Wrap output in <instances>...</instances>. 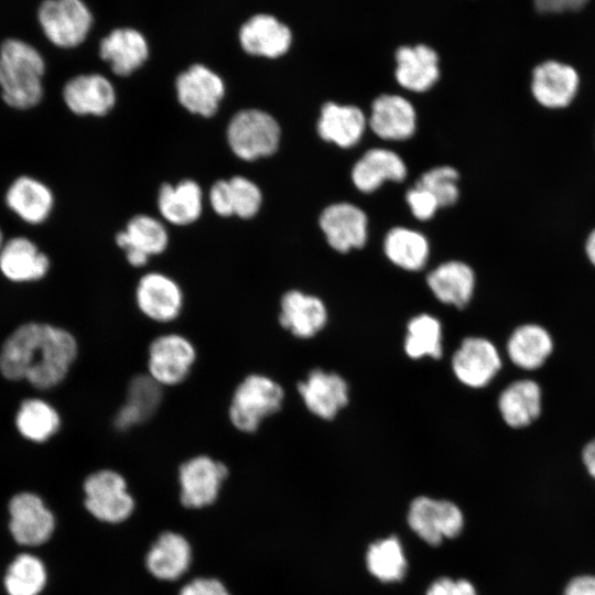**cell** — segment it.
I'll return each instance as SVG.
<instances>
[{
    "label": "cell",
    "mask_w": 595,
    "mask_h": 595,
    "mask_svg": "<svg viewBox=\"0 0 595 595\" xmlns=\"http://www.w3.org/2000/svg\"><path fill=\"white\" fill-rule=\"evenodd\" d=\"M77 354V340L68 331L26 323L4 342L0 371L7 379H26L39 389H50L66 378Z\"/></svg>",
    "instance_id": "obj_1"
},
{
    "label": "cell",
    "mask_w": 595,
    "mask_h": 595,
    "mask_svg": "<svg viewBox=\"0 0 595 595\" xmlns=\"http://www.w3.org/2000/svg\"><path fill=\"white\" fill-rule=\"evenodd\" d=\"M44 72V60L32 45L18 39H8L1 44V97L10 107L29 109L41 101Z\"/></svg>",
    "instance_id": "obj_2"
},
{
    "label": "cell",
    "mask_w": 595,
    "mask_h": 595,
    "mask_svg": "<svg viewBox=\"0 0 595 595\" xmlns=\"http://www.w3.org/2000/svg\"><path fill=\"white\" fill-rule=\"evenodd\" d=\"M283 400L284 390L275 380L261 374L247 375L231 394L229 422L241 433H255L264 419L281 409Z\"/></svg>",
    "instance_id": "obj_3"
},
{
    "label": "cell",
    "mask_w": 595,
    "mask_h": 595,
    "mask_svg": "<svg viewBox=\"0 0 595 595\" xmlns=\"http://www.w3.org/2000/svg\"><path fill=\"white\" fill-rule=\"evenodd\" d=\"M280 136L277 120L259 109L238 111L230 119L226 131L230 150L245 161L273 154L279 147Z\"/></svg>",
    "instance_id": "obj_4"
},
{
    "label": "cell",
    "mask_w": 595,
    "mask_h": 595,
    "mask_svg": "<svg viewBox=\"0 0 595 595\" xmlns=\"http://www.w3.org/2000/svg\"><path fill=\"white\" fill-rule=\"evenodd\" d=\"M83 488L87 511L101 522L120 523L134 510L127 480L117 470L102 468L89 474Z\"/></svg>",
    "instance_id": "obj_5"
},
{
    "label": "cell",
    "mask_w": 595,
    "mask_h": 595,
    "mask_svg": "<svg viewBox=\"0 0 595 595\" xmlns=\"http://www.w3.org/2000/svg\"><path fill=\"white\" fill-rule=\"evenodd\" d=\"M196 358L190 338L178 333L161 334L149 344L147 374L163 388L174 387L188 378Z\"/></svg>",
    "instance_id": "obj_6"
},
{
    "label": "cell",
    "mask_w": 595,
    "mask_h": 595,
    "mask_svg": "<svg viewBox=\"0 0 595 595\" xmlns=\"http://www.w3.org/2000/svg\"><path fill=\"white\" fill-rule=\"evenodd\" d=\"M504 367V358L497 345L478 335L465 337L452 358V368L457 380L473 390L489 387Z\"/></svg>",
    "instance_id": "obj_7"
},
{
    "label": "cell",
    "mask_w": 595,
    "mask_h": 595,
    "mask_svg": "<svg viewBox=\"0 0 595 595\" xmlns=\"http://www.w3.org/2000/svg\"><path fill=\"white\" fill-rule=\"evenodd\" d=\"M46 37L69 48L83 43L93 26V14L83 0H44L37 12Z\"/></svg>",
    "instance_id": "obj_8"
},
{
    "label": "cell",
    "mask_w": 595,
    "mask_h": 595,
    "mask_svg": "<svg viewBox=\"0 0 595 595\" xmlns=\"http://www.w3.org/2000/svg\"><path fill=\"white\" fill-rule=\"evenodd\" d=\"M228 474V467L209 455L187 458L177 472L182 505L194 509L213 505Z\"/></svg>",
    "instance_id": "obj_9"
},
{
    "label": "cell",
    "mask_w": 595,
    "mask_h": 595,
    "mask_svg": "<svg viewBox=\"0 0 595 595\" xmlns=\"http://www.w3.org/2000/svg\"><path fill=\"white\" fill-rule=\"evenodd\" d=\"M408 523L428 544L436 547L443 538H456L464 528V516L457 505L420 496L412 500Z\"/></svg>",
    "instance_id": "obj_10"
},
{
    "label": "cell",
    "mask_w": 595,
    "mask_h": 595,
    "mask_svg": "<svg viewBox=\"0 0 595 595\" xmlns=\"http://www.w3.org/2000/svg\"><path fill=\"white\" fill-rule=\"evenodd\" d=\"M9 531L13 540L25 547L47 542L55 530V517L42 498L33 493L14 495L8 505Z\"/></svg>",
    "instance_id": "obj_11"
},
{
    "label": "cell",
    "mask_w": 595,
    "mask_h": 595,
    "mask_svg": "<svg viewBox=\"0 0 595 595\" xmlns=\"http://www.w3.org/2000/svg\"><path fill=\"white\" fill-rule=\"evenodd\" d=\"M134 300L143 316L160 324L176 321L184 307L181 285L162 272L143 274L137 283Z\"/></svg>",
    "instance_id": "obj_12"
},
{
    "label": "cell",
    "mask_w": 595,
    "mask_h": 595,
    "mask_svg": "<svg viewBox=\"0 0 595 595\" xmlns=\"http://www.w3.org/2000/svg\"><path fill=\"white\" fill-rule=\"evenodd\" d=\"M223 78L203 64H193L175 79L178 102L190 112L208 118L214 116L225 96Z\"/></svg>",
    "instance_id": "obj_13"
},
{
    "label": "cell",
    "mask_w": 595,
    "mask_h": 595,
    "mask_svg": "<svg viewBox=\"0 0 595 595\" xmlns=\"http://www.w3.org/2000/svg\"><path fill=\"white\" fill-rule=\"evenodd\" d=\"M554 351V339L547 327L538 323L516 326L507 338L502 358L516 368L534 372L541 369Z\"/></svg>",
    "instance_id": "obj_14"
},
{
    "label": "cell",
    "mask_w": 595,
    "mask_h": 595,
    "mask_svg": "<svg viewBox=\"0 0 595 595\" xmlns=\"http://www.w3.org/2000/svg\"><path fill=\"white\" fill-rule=\"evenodd\" d=\"M116 244L125 251L129 264L141 268L150 257L165 251L169 235L159 219L149 215H136L128 221L126 229L117 234Z\"/></svg>",
    "instance_id": "obj_15"
},
{
    "label": "cell",
    "mask_w": 595,
    "mask_h": 595,
    "mask_svg": "<svg viewBox=\"0 0 595 595\" xmlns=\"http://www.w3.org/2000/svg\"><path fill=\"white\" fill-rule=\"evenodd\" d=\"M542 389L532 378H520L504 387L497 397V409L502 422L510 429L532 425L542 413Z\"/></svg>",
    "instance_id": "obj_16"
},
{
    "label": "cell",
    "mask_w": 595,
    "mask_h": 595,
    "mask_svg": "<svg viewBox=\"0 0 595 595\" xmlns=\"http://www.w3.org/2000/svg\"><path fill=\"white\" fill-rule=\"evenodd\" d=\"M238 41L241 48L249 55L277 58L290 48L292 33L275 17L258 13L241 24Z\"/></svg>",
    "instance_id": "obj_17"
},
{
    "label": "cell",
    "mask_w": 595,
    "mask_h": 595,
    "mask_svg": "<svg viewBox=\"0 0 595 595\" xmlns=\"http://www.w3.org/2000/svg\"><path fill=\"white\" fill-rule=\"evenodd\" d=\"M305 407L321 419L332 420L348 403L347 382L336 372L313 369L298 383Z\"/></svg>",
    "instance_id": "obj_18"
},
{
    "label": "cell",
    "mask_w": 595,
    "mask_h": 595,
    "mask_svg": "<svg viewBox=\"0 0 595 595\" xmlns=\"http://www.w3.org/2000/svg\"><path fill=\"white\" fill-rule=\"evenodd\" d=\"M578 84V74L572 66L558 61H547L533 69L531 91L543 107L564 108L576 96Z\"/></svg>",
    "instance_id": "obj_19"
},
{
    "label": "cell",
    "mask_w": 595,
    "mask_h": 595,
    "mask_svg": "<svg viewBox=\"0 0 595 595\" xmlns=\"http://www.w3.org/2000/svg\"><path fill=\"white\" fill-rule=\"evenodd\" d=\"M147 37L137 29L121 26L111 30L99 43V56L118 76H129L149 57Z\"/></svg>",
    "instance_id": "obj_20"
},
{
    "label": "cell",
    "mask_w": 595,
    "mask_h": 595,
    "mask_svg": "<svg viewBox=\"0 0 595 595\" xmlns=\"http://www.w3.org/2000/svg\"><path fill=\"white\" fill-rule=\"evenodd\" d=\"M68 109L79 116H105L116 104V90L101 74H82L71 78L63 88Z\"/></svg>",
    "instance_id": "obj_21"
},
{
    "label": "cell",
    "mask_w": 595,
    "mask_h": 595,
    "mask_svg": "<svg viewBox=\"0 0 595 595\" xmlns=\"http://www.w3.org/2000/svg\"><path fill=\"white\" fill-rule=\"evenodd\" d=\"M320 226L329 246L339 252L361 248L367 240V216L348 203L326 207L321 214Z\"/></svg>",
    "instance_id": "obj_22"
},
{
    "label": "cell",
    "mask_w": 595,
    "mask_h": 595,
    "mask_svg": "<svg viewBox=\"0 0 595 595\" xmlns=\"http://www.w3.org/2000/svg\"><path fill=\"white\" fill-rule=\"evenodd\" d=\"M163 400V387L148 374L134 375L128 382L125 402L119 407L113 425L128 431L152 418Z\"/></svg>",
    "instance_id": "obj_23"
},
{
    "label": "cell",
    "mask_w": 595,
    "mask_h": 595,
    "mask_svg": "<svg viewBox=\"0 0 595 595\" xmlns=\"http://www.w3.org/2000/svg\"><path fill=\"white\" fill-rule=\"evenodd\" d=\"M327 322V311L321 299L291 290L280 302V325L299 338L317 334Z\"/></svg>",
    "instance_id": "obj_24"
},
{
    "label": "cell",
    "mask_w": 595,
    "mask_h": 595,
    "mask_svg": "<svg viewBox=\"0 0 595 595\" xmlns=\"http://www.w3.org/2000/svg\"><path fill=\"white\" fill-rule=\"evenodd\" d=\"M192 563V548L182 534L167 531L159 536L145 555V566L156 578L175 581Z\"/></svg>",
    "instance_id": "obj_25"
},
{
    "label": "cell",
    "mask_w": 595,
    "mask_h": 595,
    "mask_svg": "<svg viewBox=\"0 0 595 595\" xmlns=\"http://www.w3.org/2000/svg\"><path fill=\"white\" fill-rule=\"evenodd\" d=\"M369 126L381 139H408L415 131L414 108L401 96L381 95L372 102Z\"/></svg>",
    "instance_id": "obj_26"
},
{
    "label": "cell",
    "mask_w": 595,
    "mask_h": 595,
    "mask_svg": "<svg viewBox=\"0 0 595 595\" xmlns=\"http://www.w3.org/2000/svg\"><path fill=\"white\" fill-rule=\"evenodd\" d=\"M426 282L439 301L462 310L474 296L476 277L468 264L454 260L442 263L431 271Z\"/></svg>",
    "instance_id": "obj_27"
},
{
    "label": "cell",
    "mask_w": 595,
    "mask_h": 595,
    "mask_svg": "<svg viewBox=\"0 0 595 595\" xmlns=\"http://www.w3.org/2000/svg\"><path fill=\"white\" fill-rule=\"evenodd\" d=\"M396 78L409 90L425 91L439 78L437 54L426 45L401 46L396 52Z\"/></svg>",
    "instance_id": "obj_28"
},
{
    "label": "cell",
    "mask_w": 595,
    "mask_h": 595,
    "mask_svg": "<svg viewBox=\"0 0 595 595\" xmlns=\"http://www.w3.org/2000/svg\"><path fill=\"white\" fill-rule=\"evenodd\" d=\"M161 216L176 226L196 221L203 209V192L197 182L183 180L176 184H163L158 193Z\"/></svg>",
    "instance_id": "obj_29"
},
{
    "label": "cell",
    "mask_w": 595,
    "mask_h": 595,
    "mask_svg": "<svg viewBox=\"0 0 595 595\" xmlns=\"http://www.w3.org/2000/svg\"><path fill=\"white\" fill-rule=\"evenodd\" d=\"M50 260L37 247L24 237H15L0 250V270L11 281L26 282L43 278Z\"/></svg>",
    "instance_id": "obj_30"
},
{
    "label": "cell",
    "mask_w": 595,
    "mask_h": 595,
    "mask_svg": "<svg viewBox=\"0 0 595 595\" xmlns=\"http://www.w3.org/2000/svg\"><path fill=\"white\" fill-rule=\"evenodd\" d=\"M407 167L401 158L386 149H371L353 167L351 180L361 192L377 190L385 181L401 182Z\"/></svg>",
    "instance_id": "obj_31"
},
{
    "label": "cell",
    "mask_w": 595,
    "mask_h": 595,
    "mask_svg": "<svg viewBox=\"0 0 595 595\" xmlns=\"http://www.w3.org/2000/svg\"><path fill=\"white\" fill-rule=\"evenodd\" d=\"M366 128L363 111L355 106H340L326 102L317 122V131L322 139L334 142L342 148L355 145Z\"/></svg>",
    "instance_id": "obj_32"
},
{
    "label": "cell",
    "mask_w": 595,
    "mask_h": 595,
    "mask_svg": "<svg viewBox=\"0 0 595 595\" xmlns=\"http://www.w3.org/2000/svg\"><path fill=\"white\" fill-rule=\"evenodd\" d=\"M7 205L29 224L44 221L53 208V194L42 182L30 176L17 178L6 195Z\"/></svg>",
    "instance_id": "obj_33"
},
{
    "label": "cell",
    "mask_w": 595,
    "mask_h": 595,
    "mask_svg": "<svg viewBox=\"0 0 595 595\" xmlns=\"http://www.w3.org/2000/svg\"><path fill=\"white\" fill-rule=\"evenodd\" d=\"M386 256L396 266L410 270H421L429 257V244L426 238L414 230L396 227L385 238Z\"/></svg>",
    "instance_id": "obj_34"
},
{
    "label": "cell",
    "mask_w": 595,
    "mask_h": 595,
    "mask_svg": "<svg viewBox=\"0 0 595 595\" xmlns=\"http://www.w3.org/2000/svg\"><path fill=\"white\" fill-rule=\"evenodd\" d=\"M366 564L382 583L400 582L408 570L402 545L394 536L372 542L366 553Z\"/></svg>",
    "instance_id": "obj_35"
},
{
    "label": "cell",
    "mask_w": 595,
    "mask_h": 595,
    "mask_svg": "<svg viewBox=\"0 0 595 595\" xmlns=\"http://www.w3.org/2000/svg\"><path fill=\"white\" fill-rule=\"evenodd\" d=\"M47 582L44 563L30 553L17 555L9 564L3 584L8 595H39Z\"/></svg>",
    "instance_id": "obj_36"
},
{
    "label": "cell",
    "mask_w": 595,
    "mask_h": 595,
    "mask_svg": "<svg viewBox=\"0 0 595 595\" xmlns=\"http://www.w3.org/2000/svg\"><path fill=\"white\" fill-rule=\"evenodd\" d=\"M20 433L34 442H44L61 426L58 412L41 399H28L21 403L15 419Z\"/></svg>",
    "instance_id": "obj_37"
},
{
    "label": "cell",
    "mask_w": 595,
    "mask_h": 595,
    "mask_svg": "<svg viewBox=\"0 0 595 595\" xmlns=\"http://www.w3.org/2000/svg\"><path fill=\"white\" fill-rule=\"evenodd\" d=\"M404 351L413 359L424 356H442V326L437 318L420 314L410 320L407 326Z\"/></svg>",
    "instance_id": "obj_38"
},
{
    "label": "cell",
    "mask_w": 595,
    "mask_h": 595,
    "mask_svg": "<svg viewBox=\"0 0 595 595\" xmlns=\"http://www.w3.org/2000/svg\"><path fill=\"white\" fill-rule=\"evenodd\" d=\"M458 173L451 166H437L423 173L415 186L430 192L440 207L453 205L458 198Z\"/></svg>",
    "instance_id": "obj_39"
},
{
    "label": "cell",
    "mask_w": 595,
    "mask_h": 595,
    "mask_svg": "<svg viewBox=\"0 0 595 595\" xmlns=\"http://www.w3.org/2000/svg\"><path fill=\"white\" fill-rule=\"evenodd\" d=\"M234 215L248 219L260 209L262 195L260 188L247 177L234 176L229 178Z\"/></svg>",
    "instance_id": "obj_40"
},
{
    "label": "cell",
    "mask_w": 595,
    "mask_h": 595,
    "mask_svg": "<svg viewBox=\"0 0 595 595\" xmlns=\"http://www.w3.org/2000/svg\"><path fill=\"white\" fill-rule=\"evenodd\" d=\"M405 199L412 214L420 220L431 218L440 207L437 201L430 192L415 185L408 191Z\"/></svg>",
    "instance_id": "obj_41"
},
{
    "label": "cell",
    "mask_w": 595,
    "mask_h": 595,
    "mask_svg": "<svg viewBox=\"0 0 595 595\" xmlns=\"http://www.w3.org/2000/svg\"><path fill=\"white\" fill-rule=\"evenodd\" d=\"M208 197L216 214L223 217L234 215L229 180L216 181L209 190Z\"/></svg>",
    "instance_id": "obj_42"
},
{
    "label": "cell",
    "mask_w": 595,
    "mask_h": 595,
    "mask_svg": "<svg viewBox=\"0 0 595 595\" xmlns=\"http://www.w3.org/2000/svg\"><path fill=\"white\" fill-rule=\"evenodd\" d=\"M180 595H231L227 587L217 578L198 577L185 584Z\"/></svg>",
    "instance_id": "obj_43"
},
{
    "label": "cell",
    "mask_w": 595,
    "mask_h": 595,
    "mask_svg": "<svg viewBox=\"0 0 595 595\" xmlns=\"http://www.w3.org/2000/svg\"><path fill=\"white\" fill-rule=\"evenodd\" d=\"M561 595H595V574H578L571 577Z\"/></svg>",
    "instance_id": "obj_44"
},
{
    "label": "cell",
    "mask_w": 595,
    "mask_h": 595,
    "mask_svg": "<svg viewBox=\"0 0 595 595\" xmlns=\"http://www.w3.org/2000/svg\"><path fill=\"white\" fill-rule=\"evenodd\" d=\"M588 0H533L534 7L542 13H560L578 10Z\"/></svg>",
    "instance_id": "obj_45"
},
{
    "label": "cell",
    "mask_w": 595,
    "mask_h": 595,
    "mask_svg": "<svg viewBox=\"0 0 595 595\" xmlns=\"http://www.w3.org/2000/svg\"><path fill=\"white\" fill-rule=\"evenodd\" d=\"M581 458L587 475L595 480V437L583 446Z\"/></svg>",
    "instance_id": "obj_46"
},
{
    "label": "cell",
    "mask_w": 595,
    "mask_h": 595,
    "mask_svg": "<svg viewBox=\"0 0 595 595\" xmlns=\"http://www.w3.org/2000/svg\"><path fill=\"white\" fill-rule=\"evenodd\" d=\"M455 581L450 577H440L428 588L426 595H454Z\"/></svg>",
    "instance_id": "obj_47"
},
{
    "label": "cell",
    "mask_w": 595,
    "mask_h": 595,
    "mask_svg": "<svg viewBox=\"0 0 595 595\" xmlns=\"http://www.w3.org/2000/svg\"><path fill=\"white\" fill-rule=\"evenodd\" d=\"M454 595H478L474 584L465 578L455 581Z\"/></svg>",
    "instance_id": "obj_48"
},
{
    "label": "cell",
    "mask_w": 595,
    "mask_h": 595,
    "mask_svg": "<svg viewBox=\"0 0 595 595\" xmlns=\"http://www.w3.org/2000/svg\"><path fill=\"white\" fill-rule=\"evenodd\" d=\"M585 253L589 264L595 268V229L587 237Z\"/></svg>",
    "instance_id": "obj_49"
},
{
    "label": "cell",
    "mask_w": 595,
    "mask_h": 595,
    "mask_svg": "<svg viewBox=\"0 0 595 595\" xmlns=\"http://www.w3.org/2000/svg\"><path fill=\"white\" fill-rule=\"evenodd\" d=\"M1 248H2V232L0 230V250H1Z\"/></svg>",
    "instance_id": "obj_50"
}]
</instances>
